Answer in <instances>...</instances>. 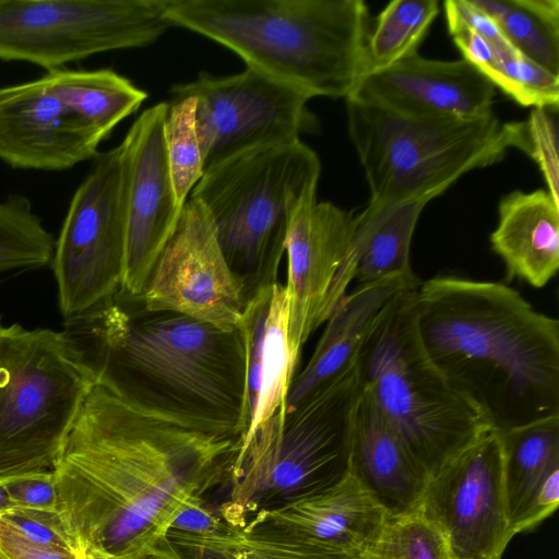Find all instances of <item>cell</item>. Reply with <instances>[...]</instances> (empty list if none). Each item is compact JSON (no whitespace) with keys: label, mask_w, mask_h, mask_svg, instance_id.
<instances>
[{"label":"cell","mask_w":559,"mask_h":559,"mask_svg":"<svg viewBox=\"0 0 559 559\" xmlns=\"http://www.w3.org/2000/svg\"><path fill=\"white\" fill-rule=\"evenodd\" d=\"M241 442L140 404L98 367L53 468L59 512L84 550L146 559L182 509L229 480Z\"/></svg>","instance_id":"6da1fadb"},{"label":"cell","mask_w":559,"mask_h":559,"mask_svg":"<svg viewBox=\"0 0 559 559\" xmlns=\"http://www.w3.org/2000/svg\"><path fill=\"white\" fill-rule=\"evenodd\" d=\"M427 357L491 428L559 416V322L512 287L439 275L413 293Z\"/></svg>","instance_id":"7a4b0ae2"},{"label":"cell","mask_w":559,"mask_h":559,"mask_svg":"<svg viewBox=\"0 0 559 559\" xmlns=\"http://www.w3.org/2000/svg\"><path fill=\"white\" fill-rule=\"evenodd\" d=\"M84 320L102 368L140 404L243 438L245 345L224 330L117 295Z\"/></svg>","instance_id":"3957f363"},{"label":"cell","mask_w":559,"mask_h":559,"mask_svg":"<svg viewBox=\"0 0 559 559\" xmlns=\"http://www.w3.org/2000/svg\"><path fill=\"white\" fill-rule=\"evenodd\" d=\"M165 16L311 98H347L366 74L361 0H165Z\"/></svg>","instance_id":"277c9868"},{"label":"cell","mask_w":559,"mask_h":559,"mask_svg":"<svg viewBox=\"0 0 559 559\" xmlns=\"http://www.w3.org/2000/svg\"><path fill=\"white\" fill-rule=\"evenodd\" d=\"M321 163L301 140L262 146L203 174L192 199L207 212L245 305L277 282L287 231L317 192Z\"/></svg>","instance_id":"5b68a950"},{"label":"cell","mask_w":559,"mask_h":559,"mask_svg":"<svg viewBox=\"0 0 559 559\" xmlns=\"http://www.w3.org/2000/svg\"><path fill=\"white\" fill-rule=\"evenodd\" d=\"M416 289L401 292L389 302L360 348L356 370L361 389L428 481L491 427L424 352L413 314Z\"/></svg>","instance_id":"8992f818"},{"label":"cell","mask_w":559,"mask_h":559,"mask_svg":"<svg viewBox=\"0 0 559 559\" xmlns=\"http://www.w3.org/2000/svg\"><path fill=\"white\" fill-rule=\"evenodd\" d=\"M346 104L370 201L428 203L465 173L501 160L510 147L525 152V121L413 117L356 98Z\"/></svg>","instance_id":"52a82bcc"},{"label":"cell","mask_w":559,"mask_h":559,"mask_svg":"<svg viewBox=\"0 0 559 559\" xmlns=\"http://www.w3.org/2000/svg\"><path fill=\"white\" fill-rule=\"evenodd\" d=\"M97 374L68 332L0 326V479L53 471Z\"/></svg>","instance_id":"ba28073f"},{"label":"cell","mask_w":559,"mask_h":559,"mask_svg":"<svg viewBox=\"0 0 559 559\" xmlns=\"http://www.w3.org/2000/svg\"><path fill=\"white\" fill-rule=\"evenodd\" d=\"M356 362L332 385L299 407L284 406L241 444L230 478L226 522L240 526L263 500L298 496L337 484L349 474L354 412L360 395Z\"/></svg>","instance_id":"9c48e42d"},{"label":"cell","mask_w":559,"mask_h":559,"mask_svg":"<svg viewBox=\"0 0 559 559\" xmlns=\"http://www.w3.org/2000/svg\"><path fill=\"white\" fill-rule=\"evenodd\" d=\"M165 0H0V60L47 71L96 53L155 43Z\"/></svg>","instance_id":"30bf717a"},{"label":"cell","mask_w":559,"mask_h":559,"mask_svg":"<svg viewBox=\"0 0 559 559\" xmlns=\"http://www.w3.org/2000/svg\"><path fill=\"white\" fill-rule=\"evenodd\" d=\"M75 190L51 259L58 304L68 320L111 300L120 289L126 243L120 145L98 153Z\"/></svg>","instance_id":"8fae6325"},{"label":"cell","mask_w":559,"mask_h":559,"mask_svg":"<svg viewBox=\"0 0 559 559\" xmlns=\"http://www.w3.org/2000/svg\"><path fill=\"white\" fill-rule=\"evenodd\" d=\"M171 100L193 97L203 174L218 164L262 146L300 140L319 129L302 91L246 68L217 76L201 72L170 87Z\"/></svg>","instance_id":"7c38bea8"},{"label":"cell","mask_w":559,"mask_h":559,"mask_svg":"<svg viewBox=\"0 0 559 559\" xmlns=\"http://www.w3.org/2000/svg\"><path fill=\"white\" fill-rule=\"evenodd\" d=\"M418 511L440 532L451 559H501L513 535L498 430L485 431L428 479Z\"/></svg>","instance_id":"4fadbf2b"},{"label":"cell","mask_w":559,"mask_h":559,"mask_svg":"<svg viewBox=\"0 0 559 559\" xmlns=\"http://www.w3.org/2000/svg\"><path fill=\"white\" fill-rule=\"evenodd\" d=\"M152 311L176 312L224 330L238 329L241 289L203 205L189 198L141 297Z\"/></svg>","instance_id":"5bb4252c"},{"label":"cell","mask_w":559,"mask_h":559,"mask_svg":"<svg viewBox=\"0 0 559 559\" xmlns=\"http://www.w3.org/2000/svg\"><path fill=\"white\" fill-rule=\"evenodd\" d=\"M168 103L145 109L119 144L122 154L126 243L119 294L142 297L152 270L174 234L183 205L170 177L164 120Z\"/></svg>","instance_id":"9a60e30c"},{"label":"cell","mask_w":559,"mask_h":559,"mask_svg":"<svg viewBox=\"0 0 559 559\" xmlns=\"http://www.w3.org/2000/svg\"><path fill=\"white\" fill-rule=\"evenodd\" d=\"M316 194H308L299 204L285 241L288 343L297 358L334 309V288L354 228L352 212L331 202H317Z\"/></svg>","instance_id":"2e32d148"},{"label":"cell","mask_w":559,"mask_h":559,"mask_svg":"<svg viewBox=\"0 0 559 559\" xmlns=\"http://www.w3.org/2000/svg\"><path fill=\"white\" fill-rule=\"evenodd\" d=\"M100 142L57 97L45 75L0 87V159L8 166L70 169L94 158Z\"/></svg>","instance_id":"e0dca14e"},{"label":"cell","mask_w":559,"mask_h":559,"mask_svg":"<svg viewBox=\"0 0 559 559\" xmlns=\"http://www.w3.org/2000/svg\"><path fill=\"white\" fill-rule=\"evenodd\" d=\"M495 85L464 59H428L418 52L365 74L347 98L413 117L476 120L492 114Z\"/></svg>","instance_id":"ac0fdd59"},{"label":"cell","mask_w":559,"mask_h":559,"mask_svg":"<svg viewBox=\"0 0 559 559\" xmlns=\"http://www.w3.org/2000/svg\"><path fill=\"white\" fill-rule=\"evenodd\" d=\"M289 298L276 282L250 300L239 329L245 345V443L255 429L285 406L299 358L288 343Z\"/></svg>","instance_id":"d6986e66"},{"label":"cell","mask_w":559,"mask_h":559,"mask_svg":"<svg viewBox=\"0 0 559 559\" xmlns=\"http://www.w3.org/2000/svg\"><path fill=\"white\" fill-rule=\"evenodd\" d=\"M389 516L350 475L328 488L260 510L250 522L358 557Z\"/></svg>","instance_id":"ffe728a7"},{"label":"cell","mask_w":559,"mask_h":559,"mask_svg":"<svg viewBox=\"0 0 559 559\" xmlns=\"http://www.w3.org/2000/svg\"><path fill=\"white\" fill-rule=\"evenodd\" d=\"M416 275L395 276L355 286L335 306L305 368L292 380L284 411L290 412L332 385L352 367L389 302L416 289Z\"/></svg>","instance_id":"44dd1931"},{"label":"cell","mask_w":559,"mask_h":559,"mask_svg":"<svg viewBox=\"0 0 559 559\" xmlns=\"http://www.w3.org/2000/svg\"><path fill=\"white\" fill-rule=\"evenodd\" d=\"M349 474L389 518L419 510L427 478L362 389L353 417Z\"/></svg>","instance_id":"7402d4cb"},{"label":"cell","mask_w":559,"mask_h":559,"mask_svg":"<svg viewBox=\"0 0 559 559\" xmlns=\"http://www.w3.org/2000/svg\"><path fill=\"white\" fill-rule=\"evenodd\" d=\"M507 518L514 536L559 503V416L498 431Z\"/></svg>","instance_id":"603a6c76"},{"label":"cell","mask_w":559,"mask_h":559,"mask_svg":"<svg viewBox=\"0 0 559 559\" xmlns=\"http://www.w3.org/2000/svg\"><path fill=\"white\" fill-rule=\"evenodd\" d=\"M427 203L421 201H370L354 216L348 253L334 288V308L356 286L395 276H412L411 245L419 216Z\"/></svg>","instance_id":"cb8c5ba5"},{"label":"cell","mask_w":559,"mask_h":559,"mask_svg":"<svg viewBox=\"0 0 559 559\" xmlns=\"http://www.w3.org/2000/svg\"><path fill=\"white\" fill-rule=\"evenodd\" d=\"M490 235L508 276L544 287L559 269V201L549 191H512L499 202Z\"/></svg>","instance_id":"d4e9b609"},{"label":"cell","mask_w":559,"mask_h":559,"mask_svg":"<svg viewBox=\"0 0 559 559\" xmlns=\"http://www.w3.org/2000/svg\"><path fill=\"white\" fill-rule=\"evenodd\" d=\"M44 75L57 97L100 141L147 98L145 91L111 69L59 68Z\"/></svg>","instance_id":"484cf974"},{"label":"cell","mask_w":559,"mask_h":559,"mask_svg":"<svg viewBox=\"0 0 559 559\" xmlns=\"http://www.w3.org/2000/svg\"><path fill=\"white\" fill-rule=\"evenodd\" d=\"M193 554L191 559H356L294 535L257 524L235 526L222 537L197 539L169 535Z\"/></svg>","instance_id":"4316f807"},{"label":"cell","mask_w":559,"mask_h":559,"mask_svg":"<svg viewBox=\"0 0 559 559\" xmlns=\"http://www.w3.org/2000/svg\"><path fill=\"white\" fill-rule=\"evenodd\" d=\"M520 52L559 74V1L473 0Z\"/></svg>","instance_id":"83f0119b"},{"label":"cell","mask_w":559,"mask_h":559,"mask_svg":"<svg viewBox=\"0 0 559 559\" xmlns=\"http://www.w3.org/2000/svg\"><path fill=\"white\" fill-rule=\"evenodd\" d=\"M439 10L437 0L391 1L368 35L366 74L388 69L417 53Z\"/></svg>","instance_id":"f1b7e54d"},{"label":"cell","mask_w":559,"mask_h":559,"mask_svg":"<svg viewBox=\"0 0 559 559\" xmlns=\"http://www.w3.org/2000/svg\"><path fill=\"white\" fill-rule=\"evenodd\" d=\"M55 241L27 197L11 193L0 201V272L49 264Z\"/></svg>","instance_id":"f546056e"},{"label":"cell","mask_w":559,"mask_h":559,"mask_svg":"<svg viewBox=\"0 0 559 559\" xmlns=\"http://www.w3.org/2000/svg\"><path fill=\"white\" fill-rule=\"evenodd\" d=\"M195 109L193 97L170 100L164 120L167 160L175 197L180 205L186 203L189 192L203 176Z\"/></svg>","instance_id":"4dcf8cb0"},{"label":"cell","mask_w":559,"mask_h":559,"mask_svg":"<svg viewBox=\"0 0 559 559\" xmlns=\"http://www.w3.org/2000/svg\"><path fill=\"white\" fill-rule=\"evenodd\" d=\"M485 76L521 106L558 109L559 74L514 47H497L496 60Z\"/></svg>","instance_id":"1f68e13d"},{"label":"cell","mask_w":559,"mask_h":559,"mask_svg":"<svg viewBox=\"0 0 559 559\" xmlns=\"http://www.w3.org/2000/svg\"><path fill=\"white\" fill-rule=\"evenodd\" d=\"M356 559H451L440 532L419 512L388 518Z\"/></svg>","instance_id":"d6a6232c"},{"label":"cell","mask_w":559,"mask_h":559,"mask_svg":"<svg viewBox=\"0 0 559 559\" xmlns=\"http://www.w3.org/2000/svg\"><path fill=\"white\" fill-rule=\"evenodd\" d=\"M0 516L19 533L35 543L79 554L84 552L81 544L70 531L59 511L15 507Z\"/></svg>","instance_id":"836d02e7"},{"label":"cell","mask_w":559,"mask_h":559,"mask_svg":"<svg viewBox=\"0 0 559 559\" xmlns=\"http://www.w3.org/2000/svg\"><path fill=\"white\" fill-rule=\"evenodd\" d=\"M554 109L557 108H535L532 112L526 121V153L538 163L549 193L559 201L556 123L551 115Z\"/></svg>","instance_id":"e575fe53"},{"label":"cell","mask_w":559,"mask_h":559,"mask_svg":"<svg viewBox=\"0 0 559 559\" xmlns=\"http://www.w3.org/2000/svg\"><path fill=\"white\" fill-rule=\"evenodd\" d=\"M14 508L59 511L53 471L1 478Z\"/></svg>","instance_id":"d590c367"},{"label":"cell","mask_w":559,"mask_h":559,"mask_svg":"<svg viewBox=\"0 0 559 559\" xmlns=\"http://www.w3.org/2000/svg\"><path fill=\"white\" fill-rule=\"evenodd\" d=\"M443 5L449 31L467 28L497 47H513L498 23L473 0H447Z\"/></svg>","instance_id":"8d00e7d4"},{"label":"cell","mask_w":559,"mask_h":559,"mask_svg":"<svg viewBox=\"0 0 559 559\" xmlns=\"http://www.w3.org/2000/svg\"><path fill=\"white\" fill-rule=\"evenodd\" d=\"M234 527L207 509L205 502H193L176 516L167 536L211 539L229 534Z\"/></svg>","instance_id":"74e56055"},{"label":"cell","mask_w":559,"mask_h":559,"mask_svg":"<svg viewBox=\"0 0 559 559\" xmlns=\"http://www.w3.org/2000/svg\"><path fill=\"white\" fill-rule=\"evenodd\" d=\"M0 559H86L84 552L35 543L0 516Z\"/></svg>","instance_id":"f35d334b"},{"label":"cell","mask_w":559,"mask_h":559,"mask_svg":"<svg viewBox=\"0 0 559 559\" xmlns=\"http://www.w3.org/2000/svg\"><path fill=\"white\" fill-rule=\"evenodd\" d=\"M449 33L462 52V59L485 75L496 60L497 46L467 28H455Z\"/></svg>","instance_id":"ab89813d"},{"label":"cell","mask_w":559,"mask_h":559,"mask_svg":"<svg viewBox=\"0 0 559 559\" xmlns=\"http://www.w3.org/2000/svg\"><path fill=\"white\" fill-rule=\"evenodd\" d=\"M146 559H185L175 549L169 546L167 539L153 555Z\"/></svg>","instance_id":"60d3db41"},{"label":"cell","mask_w":559,"mask_h":559,"mask_svg":"<svg viewBox=\"0 0 559 559\" xmlns=\"http://www.w3.org/2000/svg\"><path fill=\"white\" fill-rule=\"evenodd\" d=\"M14 508L2 479H0V515Z\"/></svg>","instance_id":"b9f144b4"},{"label":"cell","mask_w":559,"mask_h":559,"mask_svg":"<svg viewBox=\"0 0 559 559\" xmlns=\"http://www.w3.org/2000/svg\"><path fill=\"white\" fill-rule=\"evenodd\" d=\"M85 557L86 559H109L105 557L104 555H100L93 550H85Z\"/></svg>","instance_id":"7bdbcfd3"},{"label":"cell","mask_w":559,"mask_h":559,"mask_svg":"<svg viewBox=\"0 0 559 559\" xmlns=\"http://www.w3.org/2000/svg\"><path fill=\"white\" fill-rule=\"evenodd\" d=\"M2 325L1 319H0V326Z\"/></svg>","instance_id":"ee69618b"}]
</instances>
